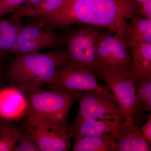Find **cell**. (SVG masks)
Segmentation results:
<instances>
[{"instance_id":"cell-12","label":"cell","mask_w":151,"mask_h":151,"mask_svg":"<svg viewBox=\"0 0 151 151\" xmlns=\"http://www.w3.org/2000/svg\"><path fill=\"white\" fill-rule=\"evenodd\" d=\"M111 134L118 142L117 151H150L151 145L136 124L132 125L125 118L116 119Z\"/></svg>"},{"instance_id":"cell-27","label":"cell","mask_w":151,"mask_h":151,"mask_svg":"<svg viewBox=\"0 0 151 151\" xmlns=\"http://www.w3.org/2000/svg\"><path fill=\"white\" fill-rule=\"evenodd\" d=\"M138 2L140 4L141 3L145 2L147 1H149V0H134Z\"/></svg>"},{"instance_id":"cell-10","label":"cell","mask_w":151,"mask_h":151,"mask_svg":"<svg viewBox=\"0 0 151 151\" xmlns=\"http://www.w3.org/2000/svg\"><path fill=\"white\" fill-rule=\"evenodd\" d=\"M27 92L11 84L0 88V120L20 124L29 114Z\"/></svg>"},{"instance_id":"cell-15","label":"cell","mask_w":151,"mask_h":151,"mask_svg":"<svg viewBox=\"0 0 151 151\" xmlns=\"http://www.w3.org/2000/svg\"><path fill=\"white\" fill-rule=\"evenodd\" d=\"M22 25L20 17L13 15L9 19L0 18V60L6 61L12 56Z\"/></svg>"},{"instance_id":"cell-19","label":"cell","mask_w":151,"mask_h":151,"mask_svg":"<svg viewBox=\"0 0 151 151\" xmlns=\"http://www.w3.org/2000/svg\"><path fill=\"white\" fill-rule=\"evenodd\" d=\"M151 111V75L147 76L136 86L135 116Z\"/></svg>"},{"instance_id":"cell-13","label":"cell","mask_w":151,"mask_h":151,"mask_svg":"<svg viewBox=\"0 0 151 151\" xmlns=\"http://www.w3.org/2000/svg\"><path fill=\"white\" fill-rule=\"evenodd\" d=\"M132 60L130 75L135 86L151 75V43L136 44L129 47Z\"/></svg>"},{"instance_id":"cell-3","label":"cell","mask_w":151,"mask_h":151,"mask_svg":"<svg viewBox=\"0 0 151 151\" xmlns=\"http://www.w3.org/2000/svg\"><path fill=\"white\" fill-rule=\"evenodd\" d=\"M103 28L81 25L63 37L65 60L71 65L83 68L95 75L96 45Z\"/></svg>"},{"instance_id":"cell-21","label":"cell","mask_w":151,"mask_h":151,"mask_svg":"<svg viewBox=\"0 0 151 151\" xmlns=\"http://www.w3.org/2000/svg\"><path fill=\"white\" fill-rule=\"evenodd\" d=\"M22 131L15 151H40L31 134L22 127Z\"/></svg>"},{"instance_id":"cell-22","label":"cell","mask_w":151,"mask_h":151,"mask_svg":"<svg viewBox=\"0 0 151 151\" xmlns=\"http://www.w3.org/2000/svg\"><path fill=\"white\" fill-rule=\"evenodd\" d=\"M27 0H0V16L14 12Z\"/></svg>"},{"instance_id":"cell-23","label":"cell","mask_w":151,"mask_h":151,"mask_svg":"<svg viewBox=\"0 0 151 151\" xmlns=\"http://www.w3.org/2000/svg\"><path fill=\"white\" fill-rule=\"evenodd\" d=\"M44 1L45 0H27L19 9L13 12V15L19 17V16L22 13L35 7Z\"/></svg>"},{"instance_id":"cell-16","label":"cell","mask_w":151,"mask_h":151,"mask_svg":"<svg viewBox=\"0 0 151 151\" xmlns=\"http://www.w3.org/2000/svg\"><path fill=\"white\" fill-rule=\"evenodd\" d=\"M116 120L86 119L69 124V129L73 139L98 137L111 134Z\"/></svg>"},{"instance_id":"cell-4","label":"cell","mask_w":151,"mask_h":151,"mask_svg":"<svg viewBox=\"0 0 151 151\" xmlns=\"http://www.w3.org/2000/svg\"><path fill=\"white\" fill-rule=\"evenodd\" d=\"M96 45V71L113 75H130L132 60L129 49L122 38L111 30L105 29Z\"/></svg>"},{"instance_id":"cell-1","label":"cell","mask_w":151,"mask_h":151,"mask_svg":"<svg viewBox=\"0 0 151 151\" xmlns=\"http://www.w3.org/2000/svg\"><path fill=\"white\" fill-rule=\"evenodd\" d=\"M140 6L134 0H68L54 13L38 19L55 29L92 25L111 30L123 39L125 23Z\"/></svg>"},{"instance_id":"cell-24","label":"cell","mask_w":151,"mask_h":151,"mask_svg":"<svg viewBox=\"0 0 151 151\" xmlns=\"http://www.w3.org/2000/svg\"><path fill=\"white\" fill-rule=\"evenodd\" d=\"M141 132L144 137L150 145H151V115L150 114L147 121L142 126Z\"/></svg>"},{"instance_id":"cell-5","label":"cell","mask_w":151,"mask_h":151,"mask_svg":"<svg viewBox=\"0 0 151 151\" xmlns=\"http://www.w3.org/2000/svg\"><path fill=\"white\" fill-rule=\"evenodd\" d=\"M20 124L32 135L40 151H68L72 137L69 124H63L42 116L28 115Z\"/></svg>"},{"instance_id":"cell-25","label":"cell","mask_w":151,"mask_h":151,"mask_svg":"<svg viewBox=\"0 0 151 151\" xmlns=\"http://www.w3.org/2000/svg\"><path fill=\"white\" fill-rule=\"evenodd\" d=\"M138 14L146 18L151 19V0L141 3Z\"/></svg>"},{"instance_id":"cell-6","label":"cell","mask_w":151,"mask_h":151,"mask_svg":"<svg viewBox=\"0 0 151 151\" xmlns=\"http://www.w3.org/2000/svg\"><path fill=\"white\" fill-rule=\"evenodd\" d=\"M63 36L37 19L23 25L12 56L65 47Z\"/></svg>"},{"instance_id":"cell-8","label":"cell","mask_w":151,"mask_h":151,"mask_svg":"<svg viewBox=\"0 0 151 151\" xmlns=\"http://www.w3.org/2000/svg\"><path fill=\"white\" fill-rule=\"evenodd\" d=\"M95 76L65 61L58 68L53 78L47 84L52 90L70 94L75 92H101L117 103L113 94L98 84Z\"/></svg>"},{"instance_id":"cell-20","label":"cell","mask_w":151,"mask_h":151,"mask_svg":"<svg viewBox=\"0 0 151 151\" xmlns=\"http://www.w3.org/2000/svg\"><path fill=\"white\" fill-rule=\"evenodd\" d=\"M68 0H45L39 5L22 13L19 16L32 17L35 19H40L48 16L64 5Z\"/></svg>"},{"instance_id":"cell-2","label":"cell","mask_w":151,"mask_h":151,"mask_svg":"<svg viewBox=\"0 0 151 151\" xmlns=\"http://www.w3.org/2000/svg\"><path fill=\"white\" fill-rule=\"evenodd\" d=\"M65 61L64 49L15 55L6 65V83L26 92L39 90L42 84L51 81Z\"/></svg>"},{"instance_id":"cell-11","label":"cell","mask_w":151,"mask_h":151,"mask_svg":"<svg viewBox=\"0 0 151 151\" xmlns=\"http://www.w3.org/2000/svg\"><path fill=\"white\" fill-rule=\"evenodd\" d=\"M110 88L120 107L124 111L127 122L134 124L136 87L131 75H113L105 73L97 74Z\"/></svg>"},{"instance_id":"cell-14","label":"cell","mask_w":151,"mask_h":151,"mask_svg":"<svg viewBox=\"0 0 151 151\" xmlns=\"http://www.w3.org/2000/svg\"><path fill=\"white\" fill-rule=\"evenodd\" d=\"M123 40L129 49L136 44L151 43V19L139 14L127 21L124 26Z\"/></svg>"},{"instance_id":"cell-7","label":"cell","mask_w":151,"mask_h":151,"mask_svg":"<svg viewBox=\"0 0 151 151\" xmlns=\"http://www.w3.org/2000/svg\"><path fill=\"white\" fill-rule=\"evenodd\" d=\"M27 92L28 115L42 116L60 123L68 124L69 112L76 99L72 94L51 90Z\"/></svg>"},{"instance_id":"cell-17","label":"cell","mask_w":151,"mask_h":151,"mask_svg":"<svg viewBox=\"0 0 151 151\" xmlns=\"http://www.w3.org/2000/svg\"><path fill=\"white\" fill-rule=\"evenodd\" d=\"M118 142L112 134L74 139L73 151H117Z\"/></svg>"},{"instance_id":"cell-28","label":"cell","mask_w":151,"mask_h":151,"mask_svg":"<svg viewBox=\"0 0 151 151\" xmlns=\"http://www.w3.org/2000/svg\"><path fill=\"white\" fill-rule=\"evenodd\" d=\"M2 121H1V120H0V127H1V125H2V123H3Z\"/></svg>"},{"instance_id":"cell-26","label":"cell","mask_w":151,"mask_h":151,"mask_svg":"<svg viewBox=\"0 0 151 151\" xmlns=\"http://www.w3.org/2000/svg\"><path fill=\"white\" fill-rule=\"evenodd\" d=\"M7 63L6 61L0 60V88L6 84L4 71Z\"/></svg>"},{"instance_id":"cell-9","label":"cell","mask_w":151,"mask_h":151,"mask_svg":"<svg viewBox=\"0 0 151 151\" xmlns=\"http://www.w3.org/2000/svg\"><path fill=\"white\" fill-rule=\"evenodd\" d=\"M70 94L74 96L78 104L74 122L86 119L113 120L126 117L119 104L103 93L75 92Z\"/></svg>"},{"instance_id":"cell-18","label":"cell","mask_w":151,"mask_h":151,"mask_svg":"<svg viewBox=\"0 0 151 151\" xmlns=\"http://www.w3.org/2000/svg\"><path fill=\"white\" fill-rule=\"evenodd\" d=\"M22 131L20 124L3 122L0 127V151H15Z\"/></svg>"}]
</instances>
